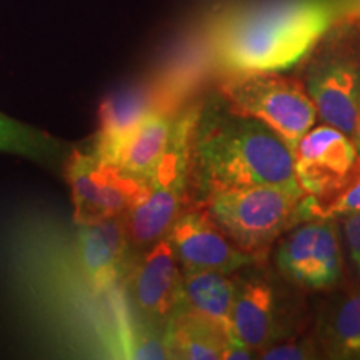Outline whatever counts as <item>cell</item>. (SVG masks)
<instances>
[{"instance_id": "1", "label": "cell", "mask_w": 360, "mask_h": 360, "mask_svg": "<svg viewBox=\"0 0 360 360\" xmlns=\"http://www.w3.org/2000/svg\"><path fill=\"white\" fill-rule=\"evenodd\" d=\"M11 242L13 272L34 312L52 327H82L92 357L130 359L135 315L124 285L101 292L80 262L75 229L69 236L40 229H22ZM80 339V337H79Z\"/></svg>"}, {"instance_id": "2", "label": "cell", "mask_w": 360, "mask_h": 360, "mask_svg": "<svg viewBox=\"0 0 360 360\" xmlns=\"http://www.w3.org/2000/svg\"><path fill=\"white\" fill-rule=\"evenodd\" d=\"M345 0H237L205 19L220 77L283 72L304 58L335 22Z\"/></svg>"}, {"instance_id": "3", "label": "cell", "mask_w": 360, "mask_h": 360, "mask_svg": "<svg viewBox=\"0 0 360 360\" xmlns=\"http://www.w3.org/2000/svg\"><path fill=\"white\" fill-rule=\"evenodd\" d=\"M191 180L202 202L227 188L300 187L292 148L267 125L233 109L220 92L199 109L192 132Z\"/></svg>"}, {"instance_id": "4", "label": "cell", "mask_w": 360, "mask_h": 360, "mask_svg": "<svg viewBox=\"0 0 360 360\" xmlns=\"http://www.w3.org/2000/svg\"><path fill=\"white\" fill-rule=\"evenodd\" d=\"M304 87L323 124L354 139L360 109V20L335 22L304 58Z\"/></svg>"}, {"instance_id": "5", "label": "cell", "mask_w": 360, "mask_h": 360, "mask_svg": "<svg viewBox=\"0 0 360 360\" xmlns=\"http://www.w3.org/2000/svg\"><path fill=\"white\" fill-rule=\"evenodd\" d=\"M204 207L233 244L254 254L272 244L299 220H309L305 192L300 187L227 188L210 193Z\"/></svg>"}, {"instance_id": "6", "label": "cell", "mask_w": 360, "mask_h": 360, "mask_svg": "<svg viewBox=\"0 0 360 360\" xmlns=\"http://www.w3.org/2000/svg\"><path fill=\"white\" fill-rule=\"evenodd\" d=\"M200 105L179 112L172 139L154 177L146 184L141 199L124 215L134 250L146 249L169 233L182 214L191 182V147Z\"/></svg>"}, {"instance_id": "7", "label": "cell", "mask_w": 360, "mask_h": 360, "mask_svg": "<svg viewBox=\"0 0 360 360\" xmlns=\"http://www.w3.org/2000/svg\"><path fill=\"white\" fill-rule=\"evenodd\" d=\"M219 92L233 109L274 130L292 152L319 117L304 85L281 72L225 75Z\"/></svg>"}, {"instance_id": "8", "label": "cell", "mask_w": 360, "mask_h": 360, "mask_svg": "<svg viewBox=\"0 0 360 360\" xmlns=\"http://www.w3.org/2000/svg\"><path fill=\"white\" fill-rule=\"evenodd\" d=\"M134 315L148 326L167 330L170 321L186 307L184 274L169 237H162L142 252L124 282Z\"/></svg>"}, {"instance_id": "9", "label": "cell", "mask_w": 360, "mask_h": 360, "mask_svg": "<svg viewBox=\"0 0 360 360\" xmlns=\"http://www.w3.org/2000/svg\"><path fill=\"white\" fill-rule=\"evenodd\" d=\"M65 174L77 224L122 217L146 188L117 165L98 159L92 150L75 152L67 162Z\"/></svg>"}, {"instance_id": "10", "label": "cell", "mask_w": 360, "mask_h": 360, "mask_svg": "<svg viewBox=\"0 0 360 360\" xmlns=\"http://www.w3.org/2000/svg\"><path fill=\"white\" fill-rule=\"evenodd\" d=\"M359 160L352 137L332 125H314L294 150L297 182L307 195L330 199L354 179Z\"/></svg>"}, {"instance_id": "11", "label": "cell", "mask_w": 360, "mask_h": 360, "mask_svg": "<svg viewBox=\"0 0 360 360\" xmlns=\"http://www.w3.org/2000/svg\"><path fill=\"white\" fill-rule=\"evenodd\" d=\"M277 267L287 281L305 289L322 290L342 276L340 242L332 220L310 219L282 240Z\"/></svg>"}, {"instance_id": "12", "label": "cell", "mask_w": 360, "mask_h": 360, "mask_svg": "<svg viewBox=\"0 0 360 360\" xmlns=\"http://www.w3.org/2000/svg\"><path fill=\"white\" fill-rule=\"evenodd\" d=\"M167 237L182 270H217L231 276L257 259L254 252L233 244L205 209L180 214Z\"/></svg>"}, {"instance_id": "13", "label": "cell", "mask_w": 360, "mask_h": 360, "mask_svg": "<svg viewBox=\"0 0 360 360\" xmlns=\"http://www.w3.org/2000/svg\"><path fill=\"white\" fill-rule=\"evenodd\" d=\"M157 110L170 109L154 77L117 90L102 102L98 110V130L92 152L103 162L117 165L135 130Z\"/></svg>"}, {"instance_id": "14", "label": "cell", "mask_w": 360, "mask_h": 360, "mask_svg": "<svg viewBox=\"0 0 360 360\" xmlns=\"http://www.w3.org/2000/svg\"><path fill=\"white\" fill-rule=\"evenodd\" d=\"M217 74L205 24L193 27L179 39L164 58L154 79L170 110H182L207 80Z\"/></svg>"}, {"instance_id": "15", "label": "cell", "mask_w": 360, "mask_h": 360, "mask_svg": "<svg viewBox=\"0 0 360 360\" xmlns=\"http://www.w3.org/2000/svg\"><path fill=\"white\" fill-rule=\"evenodd\" d=\"M236 282L231 310V328L254 350H262L281 335L277 326V302L272 285L260 277Z\"/></svg>"}, {"instance_id": "16", "label": "cell", "mask_w": 360, "mask_h": 360, "mask_svg": "<svg viewBox=\"0 0 360 360\" xmlns=\"http://www.w3.org/2000/svg\"><path fill=\"white\" fill-rule=\"evenodd\" d=\"M179 112L157 110L148 115L124 147L117 167L146 186L167 152Z\"/></svg>"}, {"instance_id": "17", "label": "cell", "mask_w": 360, "mask_h": 360, "mask_svg": "<svg viewBox=\"0 0 360 360\" xmlns=\"http://www.w3.org/2000/svg\"><path fill=\"white\" fill-rule=\"evenodd\" d=\"M229 330L186 305L165 330L170 359L222 360Z\"/></svg>"}, {"instance_id": "18", "label": "cell", "mask_w": 360, "mask_h": 360, "mask_svg": "<svg viewBox=\"0 0 360 360\" xmlns=\"http://www.w3.org/2000/svg\"><path fill=\"white\" fill-rule=\"evenodd\" d=\"M182 274L187 307L231 328L236 282L217 270H182Z\"/></svg>"}, {"instance_id": "19", "label": "cell", "mask_w": 360, "mask_h": 360, "mask_svg": "<svg viewBox=\"0 0 360 360\" xmlns=\"http://www.w3.org/2000/svg\"><path fill=\"white\" fill-rule=\"evenodd\" d=\"M321 344L328 357L360 359V292L349 295L327 314Z\"/></svg>"}, {"instance_id": "20", "label": "cell", "mask_w": 360, "mask_h": 360, "mask_svg": "<svg viewBox=\"0 0 360 360\" xmlns=\"http://www.w3.org/2000/svg\"><path fill=\"white\" fill-rule=\"evenodd\" d=\"M0 152L44 162L57 157L58 143L49 135L0 114Z\"/></svg>"}, {"instance_id": "21", "label": "cell", "mask_w": 360, "mask_h": 360, "mask_svg": "<svg viewBox=\"0 0 360 360\" xmlns=\"http://www.w3.org/2000/svg\"><path fill=\"white\" fill-rule=\"evenodd\" d=\"M305 209H307V217L310 219H323V220H339L347 219L350 215L360 212V160L359 169L354 179L339 191L330 199L321 202L314 195L305 193Z\"/></svg>"}, {"instance_id": "22", "label": "cell", "mask_w": 360, "mask_h": 360, "mask_svg": "<svg viewBox=\"0 0 360 360\" xmlns=\"http://www.w3.org/2000/svg\"><path fill=\"white\" fill-rule=\"evenodd\" d=\"M259 352V357L265 360H304L317 357V350L312 342L305 340H287L282 344L274 342Z\"/></svg>"}, {"instance_id": "23", "label": "cell", "mask_w": 360, "mask_h": 360, "mask_svg": "<svg viewBox=\"0 0 360 360\" xmlns=\"http://www.w3.org/2000/svg\"><path fill=\"white\" fill-rule=\"evenodd\" d=\"M344 220H345L344 231H345V238H347L350 257H352L355 267H357L360 274V212L350 215V217Z\"/></svg>"}, {"instance_id": "24", "label": "cell", "mask_w": 360, "mask_h": 360, "mask_svg": "<svg viewBox=\"0 0 360 360\" xmlns=\"http://www.w3.org/2000/svg\"><path fill=\"white\" fill-rule=\"evenodd\" d=\"M255 350L249 347L245 342H242L238 337L233 334L232 328L227 334V342H225V349L222 354V360H249L254 357Z\"/></svg>"}, {"instance_id": "25", "label": "cell", "mask_w": 360, "mask_h": 360, "mask_svg": "<svg viewBox=\"0 0 360 360\" xmlns=\"http://www.w3.org/2000/svg\"><path fill=\"white\" fill-rule=\"evenodd\" d=\"M347 8H345V19H359L360 20V0H345Z\"/></svg>"}, {"instance_id": "26", "label": "cell", "mask_w": 360, "mask_h": 360, "mask_svg": "<svg viewBox=\"0 0 360 360\" xmlns=\"http://www.w3.org/2000/svg\"><path fill=\"white\" fill-rule=\"evenodd\" d=\"M354 142H355V146H357V150H359V154H360V109H359V117H357V125H355Z\"/></svg>"}]
</instances>
